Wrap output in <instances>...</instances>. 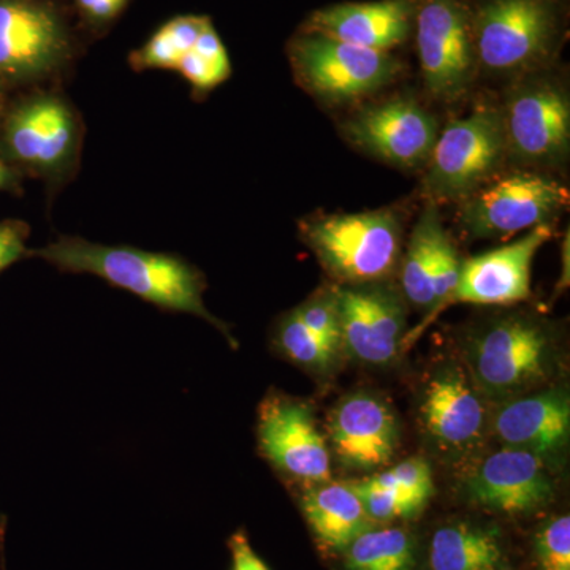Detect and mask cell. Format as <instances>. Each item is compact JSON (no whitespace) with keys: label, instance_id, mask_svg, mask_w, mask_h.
<instances>
[{"label":"cell","instance_id":"6da1fadb","mask_svg":"<svg viewBox=\"0 0 570 570\" xmlns=\"http://www.w3.org/2000/svg\"><path fill=\"white\" fill-rule=\"evenodd\" d=\"M62 273L94 275L170 313L193 314L219 330L236 347L230 330L205 305V276L178 255L149 253L132 246H107L80 236H61L58 242L31 250Z\"/></svg>","mask_w":570,"mask_h":570},{"label":"cell","instance_id":"7a4b0ae2","mask_svg":"<svg viewBox=\"0 0 570 570\" xmlns=\"http://www.w3.org/2000/svg\"><path fill=\"white\" fill-rule=\"evenodd\" d=\"M478 70L524 78L546 69L560 47V0H485L472 11Z\"/></svg>","mask_w":570,"mask_h":570},{"label":"cell","instance_id":"3957f363","mask_svg":"<svg viewBox=\"0 0 570 570\" xmlns=\"http://www.w3.org/2000/svg\"><path fill=\"white\" fill-rule=\"evenodd\" d=\"M299 235L341 285L384 283L403 255V224L392 209L307 217Z\"/></svg>","mask_w":570,"mask_h":570},{"label":"cell","instance_id":"277c9868","mask_svg":"<svg viewBox=\"0 0 570 570\" xmlns=\"http://www.w3.org/2000/svg\"><path fill=\"white\" fill-rule=\"evenodd\" d=\"M554 354L549 326L527 314H510L469 337L464 366L480 395L510 400L547 382Z\"/></svg>","mask_w":570,"mask_h":570},{"label":"cell","instance_id":"5b68a950","mask_svg":"<svg viewBox=\"0 0 570 570\" xmlns=\"http://www.w3.org/2000/svg\"><path fill=\"white\" fill-rule=\"evenodd\" d=\"M508 159L501 111L479 107L448 124L434 142L422 193L428 204H460L501 171Z\"/></svg>","mask_w":570,"mask_h":570},{"label":"cell","instance_id":"8992f818","mask_svg":"<svg viewBox=\"0 0 570 570\" xmlns=\"http://www.w3.org/2000/svg\"><path fill=\"white\" fill-rule=\"evenodd\" d=\"M80 141L77 112L55 94L21 97L0 112V151L22 176L62 178L77 163Z\"/></svg>","mask_w":570,"mask_h":570},{"label":"cell","instance_id":"52a82bcc","mask_svg":"<svg viewBox=\"0 0 570 570\" xmlns=\"http://www.w3.org/2000/svg\"><path fill=\"white\" fill-rule=\"evenodd\" d=\"M288 59L296 81L328 104H347L381 91L401 71V62L392 52L305 31L288 43Z\"/></svg>","mask_w":570,"mask_h":570},{"label":"cell","instance_id":"ba28073f","mask_svg":"<svg viewBox=\"0 0 570 570\" xmlns=\"http://www.w3.org/2000/svg\"><path fill=\"white\" fill-rule=\"evenodd\" d=\"M568 202V187L539 171L498 174L460 202L459 224L471 238H508L550 224Z\"/></svg>","mask_w":570,"mask_h":570},{"label":"cell","instance_id":"9c48e42d","mask_svg":"<svg viewBox=\"0 0 570 570\" xmlns=\"http://www.w3.org/2000/svg\"><path fill=\"white\" fill-rule=\"evenodd\" d=\"M73 55V37L52 0H0L3 91L51 77Z\"/></svg>","mask_w":570,"mask_h":570},{"label":"cell","instance_id":"30bf717a","mask_svg":"<svg viewBox=\"0 0 570 570\" xmlns=\"http://www.w3.org/2000/svg\"><path fill=\"white\" fill-rule=\"evenodd\" d=\"M539 73L521 78L499 111L508 157L531 167H554L569 156L570 99L560 81Z\"/></svg>","mask_w":570,"mask_h":570},{"label":"cell","instance_id":"8fae6325","mask_svg":"<svg viewBox=\"0 0 570 570\" xmlns=\"http://www.w3.org/2000/svg\"><path fill=\"white\" fill-rule=\"evenodd\" d=\"M414 18L426 92L439 102H456L478 71L472 11L461 0H419Z\"/></svg>","mask_w":570,"mask_h":570},{"label":"cell","instance_id":"7c38bea8","mask_svg":"<svg viewBox=\"0 0 570 570\" xmlns=\"http://www.w3.org/2000/svg\"><path fill=\"white\" fill-rule=\"evenodd\" d=\"M257 439L262 455L284 478L314 485L332 479V453L307 401L269 392L258 406Z\"/></svg>","mask_w":570,"mask_h":570},{"label":"cell","instance_id":"4fadbf2b","mask_svg":"<svg viewBox=\"0 0 570 570\" xmlns=\"http://www.w3.org/2000/svg\"><path fill=\"white\" fill-rule=\"evenodd\" d=\"M419 422L428 442L442 455L460 460L478 452L489 419L466 366L444 362L431 371L420 396Z\"/></svg>","mask_w":570,"mask_h":570},{"label":"cell","instance_id":"5bb4252c","mask_svg":"<svg viewBox=\"0 0 570 570\" xmlns=\"http://www.w3.org/2000/svg\"><path fill=\"white\" fill-rule=\"evenodd\" d=\"M344 354L371 366H389L403 351L406 299L384 283L337 285Z\"/></svg>","mask_w":570,"mask_h":570},{"label":"cell","instance_id":"9a60e30c","mask_svg":"<svg viewBox=\"0 0 570 570\" xmlns=\"http://www.w3.org/2000/svg\"><path fill=\"white\" fill-rule=\"evenodd\" d=\"M355 148L397 168L426 165L438 140L436 118L412 99L367 105L343 124Z\"/></svg>","mask_w":570,"mask_h":570},{"label":"cell","instance_id":"2e32d148","mask_svg":"<svg viewBox=\"0 0 570 570\" xmlns=\"http://www.w3.org/2000/svg\"><path fill=\"white\" fill-rule=\"evenodd\" d=\"M461 264L463 261L442 224L438 205L426 204L400 262L401 294L409 305L428 316L415 330L417 335L444 309L459 283Z\"/></svg>","mask_w":570,"mask_h":570},{"label":"cell","instance_id":"e0dca14e","mask_svg":"<svg viewBox=\"0 0 570 570\" xmlns=\"http://www.w3.org/2000/svg\"><path fill=\"white\" fill-rule=\"evenodd\" d=\"M326 444L337 463L352 471H377L400 448V423L384 397L358 392L344 396L326 420Z\"/></svg>","mask_w":570,"mask_h":570},{"label":"cell","instance_id":"ac0fdd59","mask_svg":"<svg viewBox=\"0 0 570 570\" xmlns=\"http://www.w3.org/2000/svg\"><path fill=\"white\" fill-rule=\"evenodd\" d=\"M551 236V224L539 225L517 242L463 261L459 283L445 307L459 303L509 306L527 299L531 294L532 261Z\"/></svg>","mask_w":570,"mask_h":570},{"label":"cell","instance_id":"d6986e66","mask_svg":"<svg viewBox=\"0 0 570 570\" xmlns=\"http://www.w3.org/2000/svg\"><path fill=\"white\" fill-rule=\"evenodd\" d=\"M472 504L501 515H530L554 497L547 463L527 450L504 448L487 456L464 483Z\"/></svg>","mask_w":570,"mask_h":570},{"label":"cell","instance_id":"ffe728a7","mask_svg":"<svg viewBox=\"0 0 570 570\" xmlns=\"http://www.w3.org/2000/svg\"><path fill=\"white\" fill-rule=\"evenodd\" d=\"M491 430L504 448L527 450L549 463L569 444L568 390L549 389L510 397L494 415Z\"/></svg>","mask_w":570,"mask_h":570},{"label":"cell","instance_id":"44dd1931","mask_svg":"<svg viewBox=\"0 0 570 570\" xmlns=\"http://www.w3.org/2000/svg\"><path fill=\"white\" fill-rule=\"evenodd\" d=\"M414 11V0L340 3L314 11L302 31L390 52L407 40Z\"/></svg>","mask_w":570,"mask_h":570},{"label":"cell","instance_id":"7402d4cb","mask_svg":"<svg viewBox=\"0 0 570 570\" xmlns=\"http://www.w3.org/2000/svg\"><path fill=\"white\" fill-rule=\"evenodd\" d=\"M351 485L374 524L415 519L434 494L433 471L423 459L401 461Z\"/></svg>","mask_w":570,"mask_h":570},{"label":"cell","instance_id":"603a6c76","mask_svg":"<svg viewBox=\"0 0 570 570\" xmlns=\"http://www.w3.org/2000/svg\"><path fill=\"white\" fill-rule=\"evenodd\" d=\"M299 505L317 546L328 553H343L374 527L351 483H316L305 491Z\"/></svg>","mask_w":570,"mask_h":570},{"label":"cell","instance_id":"cb8c5ba5","mask_svg":"<svg viewBox=\"0 0 570 570\" xmlns=\"http://www.w3.org/2000/svg\"><path fill=\"white\" fill-rule=\"evenodd\" d=\"M431 570H505L504 543L498 530L456 521L434 531L428 554Z\"/></svg>","mask_w":570,"mask_h":570},{"label":"cell","instance_id":"d4e9b609","mask_svg":"<svg viewBox=\"0 0 570 570\" xmlns=\"http://www.w3.org/2000/svg\"><path fill=\"white\" fill-rule=\"evenodd\" d=\"M341 554L344 570H417V543L404 528H370Z\"/></svg>","mask_w":570,"mask_h":570},{"label":"cell","instance_id":"484cf974","mask_svg":"<svg viewBox=\"0 0 570 570\" xmlns=\"http://www.w3.org/2000/svg\"><path fill=\"white\" fill-rule=\"evenodd\" d=\"M209 21L208 17L200 14L171 18L129 56L130 67L135 71L176 70Z\"/></svg>","mask_w":570,"mask_h":570},{"label":"cell","instance_id":"4316f807","mask_svg":"<svg viewBox=\"0 0 570 570\" xmlns=\"http://www.w3.org/2000/svg\"><path fill=\"white\" fill-rule=\"evenodd\" d=\"M273 346L288 362L316 374L330 373L344 355L343 351L311 332L295 309L288 311L277 322Z\"/></svg>","mask_w":570,"mask_h":570},{"label":"cell","instance_id":"83f0119b","mask_svg":"<svg viewBox=\"0 0 570 570\" xmlns=\"http://www.w3.org/2000/svg\"><path fill=\"white\" fill-rule=\"evenodd\" d=\"M175 71L193 86L195 94L202 96L230 78V58L212 21L205 26L193 50L184 56Z\"/></svg>","mask_w":570,"mask_h":570},{"label":"cell","instance_id":"f1b7e54d","mask_svg":"<svg viewBox=\"0 0 570 570\" xmlns=\"http://www.w3.org/2000/svg\"><path fill=\"white\" fill-rule=\"evenodd\" d=\"M295 313L305 322L311 332L316 333L333 347L343 351V337H341L340 306L335 288H324L295 307Z\"/></svg>","mask_w":570,"mask_h":570},{"label":"cell","instance_id":"f546056e","mask_svg":"<svg viewBox=\"0 0 570 570\" xmlns=\"http://www.w3.org/2000/svg\"><path fill=\"white\" fill-rule=\"evenodd\" d=\"M534 558L539 570H570V519L554 517L534 535Z\"/></svg>","mask_w":570,"mask_h":570},{"label":"cell","instance_id":"4dcf8cb0","mask_svg":"<svg viewBox=\"0 0 570 570\" xmlns=\"http://www.w3.org/2000/svg\"><path fill=\"white\" fill-rule=\"evenodd\" d=\"M29 234L31 228L22 220H0V273L22 258L31 257V250L26 246Z\"/></svg>","mask_w":570,"mask_h":570},{"label":"cell","instance_id":"1f68e13d","mask_svg":"<svg viewBox=\"0 0 570 570\" xmlns=\"http://www.w3.org/2000/svg\"><path fill=\"white\" fill-rule=\"evenodd\" d=\"M130 0H73L75 9L85 24L97 31L118 21Z\"/></svg>","mask_w":570,"mask_h":570},{"label":"cell","instance_id":"d6a6232c","mask_svg":"<svg viewBox=\"0 0 570 570\" xmlns=\"http://www.w3.org/2000/svg\"><path fill=\"white\" fill-rule=\"evenodd\" d=\"M228 551H230L232 566L230 570H272L268 564L250 546L249 535L245 530L235 531L228 538Z\"/></svg>","mask_w":570,"mask_h":570},{"label":"cell","instance_id":"836d02e7","mask_svg":"<svg viewBox=\"0 0 570 570\" xmlns=\"http://www.w3.org/2000/svg\"><path fill=\"white\" fill-rule=\"evenodd\" d=\"M21 171L17 170L0 151V193H18L21 189Z\"/></svg>","mask_w":570,"mask_h":570},{"label":"cell","instance_id":"e575fe53","mask_svg":"<svg viewBox=\"0 0 570 570\" xmlns=\"http://www.w3.org/2000/svg\"><path fill=\"white\" fill-rule=\"evenodd\" d=\"M6 91H3L2 85H0V111L6 107Z\"/></svg>","mask_w":570,"mask_h":570}]
</instances>
